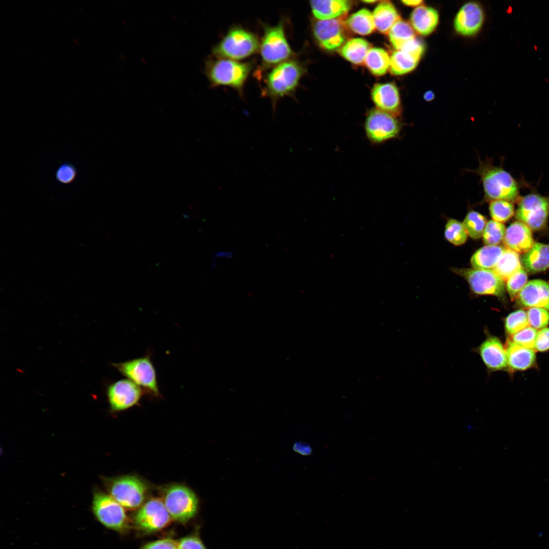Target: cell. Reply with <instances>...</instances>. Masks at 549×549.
Instances as JSON below:
<instances>
[{
	"label": "cell",
	"mask_w": 549,
	"mask_h": 549,
	"mask_svg": "<svg viewBox=\"0 0 549 549\" xmlns=\"http://www.w3.org/2000/svg\"><path fill=\"white\" fill-rule=\"evenodd\" d=\"M91 510L95 519L105 528L123 533L130 528L124 507L99 490L93 492Z\"/></svg>",
	"instance_id": "cell-7"
},
{
	"label": "cell",
	"mask_w": 549,
	"mask_h": 549,
	"mask_svg": "<svg viewBox=\"0 0 549 549\" xmlns=\"http://www.w3.org/2000/svg\"><path fill=\"white\" fill-rule=\"evenodd\" d=\"M178 549H207L198 532L181 538L178 542Z\"/></svg>",
	"instance_id": "cell-42"
},
{
	"label": "cell",
	"mask_w": 549,
	"mask_h": 549,
	"mask_svg": "<svg viewBox=\"0 0 549 549\" xmlns=\"http://www.w3.org/2000/svg\"><path fill=\"white\" fill-rule=\"evenodd\" d=\"M529 324L535 329H542L549 323V312L546 309L532 307L527 312Z\"/></svg>",
	"instance_id": "cell-41"
},
{
	"label": "cell",
	"mask_w": 549,
	"mask_h": 549,
	"mask_svg": "<svg viewBox=\"0 0 549 549\" xmlns=\"http://www.w3.org/2000/svg\"><path fill=\"white\" fill-rule=\"evenodd\" d=\"M390 62V57L384 49L372 48L368 51L364 63L373 74L381 76L389 69Z\"/></svg>",
	"instance_id": "cell-31"
},
{
	"label": "cell",
	"mask_w": 549,
	"mask_h": 549,
	"mask_svg": "<svg viewBox=\"0 0 549 549\" xmlns=\"http://www.w3.org/2000/svg\"><path fill=\"white\" fill-rule=\"evenodd\" d=\"M477 351L489 370L496 371L508 368L505 348L498 338L489 335Z\"/></svg>",
	"instance_id": "cell-17"
},
{
	"label": "cell",
	"mask_w": 549,
	"mask_h": 549,
	"mask_svg": "<svg viewBox=\"0 0 549 549\" xmlns=\"http://www.w3.org/2000/svg\"><path fill=\"white\" fill-rule=\"evenodd\" d=\"M508 367L512 371H524L536 361L535 351L520 346L508 339L505 346Z\"/></svg>",
	"instance_id": "cell-21"
},
{
	"label": "cell",
	"mask_w": 549,
	"mask_h": 549,
	"mask_svg": "<svg viewBox=\"0 0 549 549\" xmlns=\"http://www.w3.org/2000/svg\"><path fill=\"white\" fill-rule=\"evenodd\" d=\"M521 268L522 263L518 253L507 249L504 251L493 270L504 281H506Z\"/></svg>",
	"instance_id": "cell-29"
},
{
	"label": "cell",
	"mask_w": 549,
	"mask_h": 549,
	"mask_svg": "<svg viewBox=\"0 0 549 549\" xmlns=\"http://www.w3.org/2000/svg\"><path fill=\"white\" fill-rule=\"evenodd\" d=\"M489 209L493 220L502 223L509 220L515 212L513 203L503 200L491 201Z\"/></svg>",
	"instance_id": "cell-35"
},
{
	"label": "cell",
	"mask_w": 549,
	"mask_h": 549,
	"mask_svg": "<svg viewBox=\"0 0 549 549\" xmlns=\"http://www.w3.org/2000/svg\"><path fill=\"white\" fill-rule=\"evenodd\" d=\"M313 34L319 44L328 50L340 48L345 41L341 23L337 19L317 21L313 26Z\"/></svg>",
	"instance_id": "cell-16"
},
{
	"label": "cell",
	"mask_w": 549,
	"mask_h": 549,
	"mask_svg": "<svg viewBox=\"0 0 549 549\" xmlns=\"http://www.w3.org/2000/svg\"><path fill=\"white\" fill-rule=\"evenodd\" d=\"M372 100L377 109L398 116L401 105L398 89L393 83H378L372 92Z\"/></svg>",
	"instance_id": "cell-19"
},
{
	"label": "cell",
	"mask_w": 549,
	"mask_h": 549,
	"mask_svg": "<svg viewBox=\"0 0 549 549\" xmlns=\"http://www.w3.org/2000/svg\"><path fill=\"white\" fill-rule=\"evenodd\" d=\"M292 449L294 451L303 456H309L313 452L311 445L303 441L295 442Z\"/></svg>",
	"instance_id": "cell-45"
},
{
	"label": "cell",
	"mask_w": 549,
	"mask_h": 549,
	"mask_svg": "<svg viewBox=\"0 0 549 549\" xmlns=\"http://www.w3.org/2000/svg\"><path fill=\"white\" fill-rule=\"evenodd\" d=\"M363 2H364V3H373L376 2V1H364Z\"/></svg>",
	"instance_id": "cell-48"
},
{
	"label": "cell",
	"mask_w": 549,
	"mask_h": 549,
	"mask_svg": "<svg viewBox=\"0 0 549 549\" xmlns=\"http://www.w3.org/2000/svg\"><path fill=\"white\" fill-rule=\"evenodd\" d=\"M252 69L250 63L211 58L206 60L204 73L211 87L229 86L241 95Z\"/></svg>",
	"instance_id": "cell-2"
},
{
	"label": "cell",
	"mask_w": 549,
	"mask_h": 549,
	"mask_svg": "<svg viewBox=\"0 0 549 549\" xmlns=\"http://www.w3.org/2000/svg\"><path fill=\"white\" fill-rule=\"evenodd\" d=\"M310 5L313 15L321 20L335 19L346 14L351 7L347 0L311 1Z\"/></svg>",
	"instance_id": "cell-24"
},
{
	"label": "cell",
	"mask_w": 549,
	"mask_h": 549,
	"mask_svg": "<svg viewBox=\"0 0 549 549\" xmlns=\"http://www.w3.org/2000/svg\"><path fill=\"white\" fill-rule=\"evenodd\" d=\"M259 47L260 43L255 34L235 26L212 48V54L216 58L242 59L256 53Z\"/></svg>",
	"instance_id": "cell-5"
},
{
	"label": "cell",
	"mask_w": 549,
	"mask_h": 549,
	"mask_svg": "<svg viewBox=\"0 0 549 549\" xmlns=\"http://www.w3.org/2000/svg\"><path fill=\"white\" fill-rule=\"evenodd\" d=\"M503 241L507 249L521 254L528 252L534 244L531 229L519 221L506 229Z\"/></svg>",
	"instance_id": "cell-20"
},
{
	"label": "cell",
	"mask_w": 549,
	"mask_h": 549,
	"mask_svg": "<svg viewBox=\"0 0 549 549\" xmlns=\"http://www.w3.org/2000/svg\"><path fill=\"white\" fill-rule=\"evenodd\" d=\"M410 21L412 27L416 32L422 36H427L437 26L439 14L435 9L421 5L412 11Z\"/></svg>",
	"instance_id": "cell-22"
},
{
	"label": "cell",
	"mask_w": 549,
	"mask_h": 549,
	"mask_svg": "<svg viewBox=\"0 0 549 549\" xmlns=\"http://www.w3.org/2000/svg\"><path fill=\"white\" fill-rule=\"evenodd\" d=\"M505 227L503 223L493 220L486 223L482 237L485 245L497 246L504 239Z\"/></svg>",
	"instance_id": "cell-36"
},
{
	"label": "cell",
	"mask_w": 549,
	"mask_h": 549,
	"mask_svg": "<svg viewBox=\"0 0 549 549\" xmlns=\"http://www.w3.org/2000/svg\"><path fill=\"white\" fill-rule=\"evenodd\" d=\"M486 223L483 215L478 211L471 210L467 213L462 223L468 235L476 239L482 237Z\"/></svg>",
	"instance_id": "cell-33"
},
{
	"label": "cell",
	"mask_w": 549,
	"mask_h": 549,
	"mask_svg": "<svg viewBox=\"0 0 549 549\" xmlns=\"http://www.w3.org/2000/svg\"><path fill=\"white\" fill-rule=\"evenodd\" d=\"M484 20L483 11L475 2L466 3L457 13L454 22L457 33L465 36L476 34L481 27Z\"/></svg>",
	"instance_id": "cell-15"
},
{
	"label": "cell",
	"mask_w": 549,
	"mask_h": 549,
	"mask_svg": "<svg viewBox=\"0 0 549 549\" xmlns=\"http://www.w3.org/2000/svg\"><path fill=\"white\" fill-rule=\"evenodd\" d=\"M178 542L170 538L149 542L141 549H178Z\"/></svg>",
	"instance_id": "cell-43"
},
{
	"label": "cell",
	"mask_w": 549,
	"mask_h": 549,
	"mask_svg": "<svg viewBox=\"0 0 549 549\" xmlns=\"http://www.w3.org/2000/svg\"><path fill=\"white\" fill-rule=\"evenodd\" d=\"M78 169L76 166L69 162H62L54 174L56 181L63 185L73 184L77 179Z\"/></svg>",
	"instance_id": "cell-39"
},
{
	"label": "cell",
	"mask_w": 549,
	"mask_h": 549,
	"mask_svg": "<svg viewBox=\"0 0 549 549\" xmlns=\"http://www.w3.org/2000/svg\"><path fill=\"white\" fill-rule=\"evenodd\" d=\"M346 24L352 31L360 35H369L375 28L373 14L365 9L352 14L347 19Z\"/></svg>",
	"instance_id": "cell-30"
},
{
	"label": "cell",
	"mask_w": 549,
	"mask_h": 549,
	"mask_svg": "<svg viewBox=\"0 0 549 549\" xmlns=\"http://www.w3.org/2000/svg\"><path fill=\"white\" fill-rule=\"evenodd\" d=\"M370 43L361 38L349 40L340 49L341 55L353 64L364 63L367 54L371 49Z\"/></svg>",
	"instance_id": "cell-28"
},
{
	"label": "cell",
	"mask_w": 549,
	"mask_h": 549,
	"mask_svg": "<svg viewBox=\"0 0 549 549\" xmlns=\"http://www.w3.org/2000/svg\"><path fill=\"white\" fill-rule=\"evenodd\" d=\"M521 263L526 271L537 273L549 267V245L534 243L531 249L524 254Z\"/></svg>",
	"instance_id": "cell-23"
},
{
	"label": "cell",
	"mask_w": 549,
	"mask_h": 549,
	"mask_svg": "<svg viewBox=\"0 0 549 549\" xmlns=\"http://www.w3.org/2000/svg\"><path fill=\"white\" fill-rule=\"evenodd\" d=\"M528 274L526 270L521 268L506 281V289L511 300L516 299L523 288L527 283Z\"/></svg>",
	"instance_id": "cell-38"
},
{
	"label": "cell",
	"mask_w": 549,
	"mask_h": 549,
	"mask_svg": "<svg viewBox=\"0 0 549 549\" xmlns=\"http://www.w3.org/2000/svg\"><path fill=\"white\" fill-rule=\"evenodd\" d=\"M527 312L518 310L509 314L504 320L506 332L512 336L528 326Z\"/></svg>",
	"instance_id": "cell-37"
},
{
	"label": "cell",
	"mask_w": 549,
	"mask_h": 549,
	"mask_svg": "<svg viewBox=\"0 0 549 549\" xmlns=\"http://www.w3.org/2000/svg\"><path fill=\"white\" fill-rule=\"evenodd\" d=\"M444 236L449 242L458 246L466 242L468 234L462 223L457 220L450 219L445 225Z\"/></svg>",
	"instance_id": "cell-34"
},
{
	"label": "cell",
	"mask_w": 549,
	"mask_h": 549,
	"mask_svg": "<svg viewBox=\"0 0 549 549\" xmlns=\"http://www.w3.org/2000/svg\"><path fill=\"white\" fill-rule=\"evenodd\" d=\"M421 57L406 49L396 50L390 57L389 69L395 75L408 73L417 66Z\"/></svg>",
	"instance_id": "cell-27"
},
{
	"label": "cell",
	"mask_w": 549,
	"mask_h": 549,
	"mask_svg": "<svg viewBox=\"0 0 549 549\" xmlns=\"http://www.w3.org/2000/svg\"><path fill=\"white\" fill-rule=\"evenodd\" d=\"M108 494L129 510L140 508L145 502L148 487L139 477L125 475L103 479Z\"/></svg>",
	"instance_id": "cell-6"
},
{
	"label": "cell",
	"mask_w": 549,
	"mask_h": 549,
	"mask_svg": "<svg viewBox=\"0 0 549 549\" xmlns=\"http://www.w3.org/2000/svg\"><path fill=\"white\" fill-rule=\"evenodd\" d=\"M388 35L391 44L396 50H401L415 38L413 27L401 19L392 26Z\"/></svg>",
	"instance_id": "cell-32"
},
{
	"label": "cell",
	"mask_w": 549,
	"mask_h": 549,
	"mask_svg": "<svg viewBox=\"0 0 549 549\" xmlns=\"http://www.w3.org/2000/svg\"><path fill=\"white\" fill-rule=\"evenodd\" d=\"M121 375L155 396L160 395L157 374L149 354L112 363Z\"/></svg>",
	"instance_id": "cell-9"
},
{
	"label": "cell",
	"mask_w": 549,
	"mask_h": 549,
	"mask_svg": "<svg viewBox=\"0 0 549 549\" xmlns=\"http://www.w3.org/2000/svg\"><path fill=\"white\" fill-rule=\"evenodd\" d=\"M142 393V388L128 379L110 383L106 388L107 396L112 412L124 411L138 404Z\"/></svg>",
	"instance_id": "cell-14"
},
{
	"label": "cell",
	"mask_w": 549,
	"mask_h": 549,
	"mask_svg": "<svg viewBox=\"0 0 549 549\" xmlns=\"http://www.w3.org/2000/svg\"><path fill=\"white\" fill-rule=\"evenodd\" d=\"M537 331L536 329L527 326L516 333L510 336V339L514 343L534 351H535V342Z\"/></svg>",
	"instance_id": "cell-40"
},
{
	"label": "cell",
	"mask_w": 549,
	"mask_h": 549,
	"mask_svg": "<svg viewBox=\"0 0 549 549\" xmlns=\"http://www.w3.org/2000/svg\"><path fill=\"white\" fill-rule=\"evenodd\" d=\"M453 271L467 281L475 294L505 298L504 281L493 269L454 268Z\"/></svg>",
	"instance_id": "cell-12"
},
{
	"label": "cell",
	"mask_w": 549,
	"mask_h": 549,
	"mask_svg": "<svg viewBox=\"0 0 549 549\" xmlns=\"http://www.w3.org/2000/svg\"><path fill=\"white\" fill-rule=\"evenodd\" d=\"M434 98L435 94L432 90L426 92L423 95L424 99L428 102L432 101Z\"/></svg>",
	"instance_id": "cell-47"
},
{
	"label": "cell",
	"mask_w": 549,
	"mask_h": 549,
	"mask_svg": "<svg viewBox=\"0 0 549 549\" xmlns=\"http://www.w3.org/2000/svg\"><path fill=\"white\" fill-rule=\"evenodd\" d=\"M505 249L500 246L485 245L478 249L472 256L470 262L473 268L493 269Z\"/></svg>",
	"instance_id": "cell-26"
},
{
	"label": "cell",
	"mask_w": 549,
	"mask_h": 549,
	"mask_svg": "<svg viewBox=\"0 0 549 549\" xmlns=\"http://www.w3.org/2000/svg\"><path fill=\"white\" fill-rule=\"evenodd\" d=\"M171 517L161 499H149L137 510L134 515L136 526L145 533L159 531L168 526Z\"/></svg>",
	"instance_id": "cell-13"
},
{
	"label": "cell",
	"mask_w": 549,
	"mask_h": 549,
	"mask_svg": "<svg viewBox=\"0 0 549 549\" xmlns=\"http://www.w3.org/2000/svg\"><path fill=\"white\" fill-rule=\"evenodd\" d=\"M284 22L280 21L274 26L264 25V35L260 43V52L263 66L274 67L290 59L293 52L288 42Z\"/></svg>",
	"instance_id": "cell-8"
},
{
	"label": "cell",
	"mask_w": 549,
	"mask_h": 549,
	"mask_svg": "<svg viewBox=\"0 0 549 549\" xmlns=\"http://www.w3.org/2000/svg\"><path fill=\"white\" fill-rule=\"evenodd\" d=\"M516 300L521 307L540 308L549 312V284L538 279L529 281Z\"/></svg>",
	"instance_id": "cell-18"
},
{
	"label": "cell",
	"mask_w": 549,
	"mask_h": 549,
	"mask_svg": "<svg viewBox=\"0 0 549 549\" xmlns=\"http://www.w3.org/2000/svg\"><path fill=\"white\" fill-rule=\"evenodd\" d=\"M73 42H74V43H75L76 44H77V45H78V44H79V42H78V40L76 39L75 38H74V39H73Z\"/></svg>",
	"instance_id": "cell-49"
},
{
	"label": "cell",
	"mask_w": 549,
	"mask_h": 549,
	"mask_svg": "<svg viewBox=\"0 0 549 549\" xmlns=\"http://www.w3.org/2000/svg\"><path fill=\"white\" fill-rule=\"evenodd\" d=\"M160 494L172 520L186 523L197 514L199 500L190 488L179 484H170L163 487Z\"/></svg>",
	"instance_id": "cell-4"
},
{
	"label": "cell",
	"mask_w": 549,
	"mask_h": 549,
	"mask_svg": "<svg viewBox=\"0 0 549 549\" xmlns=\"http://www.w3.org/2000/svg\"><path fill=\"white\" fill-rule=\"evenodd\" d=\"M372 14L375 28L384 34L388 35L392 26L401 19L394 6L389 1L379 3Z\"/></svg>",
	"instance_id": "cell-25"
},
{
	"label": "cell",
	"mask_w": 549,
	"mask_h": 549,
	"mask_svg": "<svg viewBox=\"0 0 549 549\" xmlns=\"http://www.w3.org/2000/svg\"><path fill=\"white\" fill-rule=\"evenodd\" d=\"M517 203L515 216L518 221L535 231L545 227L549 216V196L532 192L521 197Z\"/></svg>",
	"instance_id": "cell-11"
},
{
	"label": "cell",
	"mask_w": 549,
	"mask_h": 549,
	"mask_svg": "<svg viewBox=\"0 0 549 549\" xmlns=\"http://www.w3.org/2000/svg\"><path fill=\"white\" fill-rule=\"evenodd\" d=\"M303 73L301 64L291 59L274 66L268 73L264 92L272 101L273 110L279 99L293 94Z\"/></svg>",
	"instance_id": "cell-3"
},
{
	"label": "cell",
	"mask_w": 549,
	"mask_h": 549,
	"mask_svg": "<svg viewBox=\"0 0 549 549\" xmlns=\"http://www.w3.org/2000/svg\"><path fill=\"white\" fill-rule=\"evenodd\" d=\"M549 350V328L545 327L537 331L535 351L544 352Z\"/></svg>",
	"instance_id": "cell-44"
},
{
	"label": "cell",
	"mask_w": 549,
	"mask_h": 549,
	"mask_svg": "<svg viewBox=\"0 0 549 549\" xmlns=\"http://www.w3.org/2000/svg\"><path fill=\"white\" fill-rule=\"evenodd\" d=\"M473 172L480 177L485 200H503L513 203L521 198L520 184L502 167L494 166L488 159H479L478 167Z\"/></svg>",
	"instance_id": "cell-1"
},
{
	"label": "cell",
	"mask_w": 549,
	"mask_h": 549,
	"mask_svg": "<svg viewBox=\"0 0 549 549\" xmlns=\"http://www.w3.org/2000/svg\"><path fill=\"white\" fill-rule=\"evenodd\" d=\"M402 127L395 116L377 108L369 111L364 124L366 137L374 144H382L398 138Z\"/></svg>",
	"instance_id": "cell-10"
},
{
	"label": "cell",
	"mask_w": 549,
	"mask_h": 549,
	"mask_svg": "<svg viewBox=\"0 0 549 549\" xmlns=\"http://www.w3.org/2000/svg\"><path fill=\"white\" fill-rule=\"evenodd\" d=\"M402 3L408 6L414 7L421 5L423 1L421 0H406L402 1Z\"/></svg>",
	"instance_id": "cell-46"
}]
</instances>
